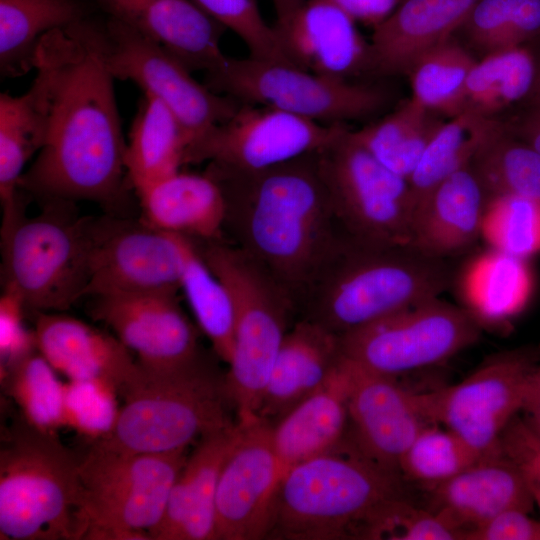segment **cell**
<instances>
[{"label":"cell","instance_id":"cell-1","mask_svg":"<svg viewBox=\"0 0 540 540\" xmlns=\"http://www.w3.org/2000/svg\"><path fill=\"white\" fill-rule=\"evenodd\" d=\"M35 69L47 85L48 130L19 190L46 203L115 200L127 182L126 141L100 25L83 19L46 34Z\"/></svg>","mask_w":540,"mask_h":540},{"label":"cell","instance_id":"cell-2","mask_svg":"<svg viewBox=\"0 0 540 540\" xmlns=\"http://www.w3.org/2000/svg\"><path fill=\"white\" fill-rule=\"evenodd\" d=\"M318 153L259 170L208 163L222 188L224 235L295 299L343 233Z\"/></svg>","mask_w":540,"mask_h":540},{"label":"cell","instance_id":"cell-3","mask_svg":"<svg viewBox=\"0 0 540 540\" xmlns=\"http://www.w3.org/2000/svg\"><path fill=\"white\" fill-rule=\"evenodd\" d=\"M448 259L410 243H369L342 235L295 299L302 318L338 336L438 298L454 282Z\"/></svg>","mask_w":540,"mask_h":540},{"label":"cell","instance_id":"cell-4","mask_svg":"<svg viewBox=\"0 0 540 540\" xmlns=\"http://www.w3.org/2000/svg\"><path fill=\"white\" fill-rule=\"evenodd\" d=\"M404 497L402 476L368 457L345 435L330 450L283 473L266 538L365 539L380 512Z\"/></svg>","mask_w":540,"mask_h":540},{"label":"cell","instance_id":"cell-5","mask_svg":"<svg viewBox=\"0 0 540 540\" xmlns=\"http://www.w3.org/2000/svg\"><path fill=\"white\" fill-rule=\"evenodd\" d=\"M79 465L57 433L16 420L0 450V539H84Z\"/></svg>","mask_w":540,"mask_h":540},{"label":"cell","instance_id":"cell-6","mask_svg":"<svg viewBox=\"0 0 540 540\" xmlns=\"http://www.w3.org/2000/svg\"><path fill=\"white\" fill-rule=\"evenodd\" d=\"M121 397L124 404L112 431L93 441L116 451L186 450L195 440L237 423L230 414L233 407L224 377L218 376L201 356L172 369L140 365Z\"/></svg>","mask_w":540,"mask_h":540},{"label":"cell","instance_id":"cell-7","mask_svg":"<svg viewBox=\"0 0 540 540\" xmlns=\"http://www.w3.org/2000/svg\"><path fill=\"white\" fill-rule=\"evenodd\" d=\"M196 243L226 287L234 309L235 332L228 399L240 424L258 418L261 399L290 319L297 313L291 295L258 263L225 238Z\"/></svg>","mask_w":540,"mask_h":540},{"label":"cell","instance_id":"cell-8","mask_svg":"<svg viewBox=\"0 0 540 540\" xmlns=\"http://www.w3.org/2000/svg\"><path fill=\"white\" fill-rule=\"evenodd\" d=\"M71 204L49 202L26 217L18 201L3 212L4 288L36 313L65 311L84 297L92 222L71 215Z\"/></svg>","mask_w":540,"mask_h":540},{"label":"cell","instance_id":"cell-9","mask_svg":"<svg viewBox=\"0 0 540 540\" xmlns=\"http://www.w3.org/2000/svg\"><path fill=\"white\" fill-rule=\"evenodd\" d=\"M186 460L185 450L128 453L92 442L79 465L84 539L151 540Z\"/></svg>","mask_w":540,"mask_h":540},{"label":"cell","instance_id":"cell-10","mask_svg":"<svg viewBox=\"0 0 540 540\" xmlns=\"http://www.w3.org/2000/svg\"><path fill=\"white\" fill-rule=\"evenodd\" d=\"M204 83L240 103L268 106L323 124H347L381 113L390 102L380 85L327 77L289 62L227 57Z\"/></svg>","mask_w":540,"mask_h":540},{"label":"cell","instance_id":"cell-11","mask_svg":"<svg viewBox=\"0 0 540 540\" xmlns=\"http://www.w3.org/2000/svg\"><path fill=\"white\" fill-rule=\"evenodd\" d=\"M480 335L481 323L468 309L438 297L346 332L339 340L343 358L396 378L448 360Z\"/></svg>","mask_w":540,"mask_h":540},{"label":"cell","instance_id":"cell-12","mask_svg":"<svg viewBox=\"0 0 540 540\" xmlns=\"http://www.w3.org/2000/svg\"><path fill=\"white\" fill-rule=\"evenodd\" d=\"M351 130L318 153L341 231L363 242L412 244L413 202L407 179L380 163Z\"/></svg>","mask_w":540,"mask_h":540},{"label":"cell","instance_id":"cell-13","mask_svg":"<svg viewBox=\"0 0 540 540\" xmlns=\"http://www.w3.org/2000/svg\"><path fill=\"white\" fill-rule=\"evenodd\" d=\"M540 361V348L505 352L459 383L413 393L427 423L441 425L482 456L501 451L500 438L519 413L529 375Z\"/></svg>","mask_w":540,"mask_h":540},{"label":"cell","instance_id":"cell-14","mask_svg":"<svg viewBox=\"0 0 540 540\" xmlns=\"http://www.w3.org/2000/svg\"><path fill=\"white\" fill-rule=\"evenodd\" d=\"M100 29L103 55L114 78L132 81L166 104L183 126L188 146L241 105L199 83L177 58L135 29L110 17Z\"/></svg>","mask_w":540,"mask_h":540},{"label":"cell","instance_id":"cell-15","mask_svg":"<svg viewBox=\"0 0 540 540\" xmlns=\"http://www.w3.org/2000/svg\"><path fill=\"white\" fill-rule=\"evenodd\" d=\"M350 127L318 123L286 111L241 103L225 122L208 130L186 149L184 164H218L259 170L319 152Z\"/></svg>","mask_w":540,"mask_h":540},{"label":"cell","instance_id":"cell-16","mask_svg":"<svg viewBox=\"0 0 540 540\" xmlns=\"http://www.w3.org/2000/svg\"><path fill=\"white\" fill-rule=\"evenodd\" d=\"M180 274L176 234L144 222H92L84 297L178 294Z\"/></svg>","mask_w":540,"mask_h":540},{"label":"cell","instance_id":"cell-17","mask_svg":"<svg viewBox=\"0 0 540 540\" xmlns=\"http://www.w3.org/2000/svg\"><path fill=\"white\" fill-rule=\"evenodd\" d=\"M240 425V437L223 466L217 486L216 540L266 538L275 493L283 475L273 444L272 424L258 418Z\"/></svg>","mask_w":540,"mask_h":540},{"label":"cell","instance_id":"cell-18","mask_svg":"<svg viewBox=\"0 0 540 540\" xmlns=\"http://www.w3.org/2000/svg\"><path fill=\"white\" fill-rule=\"evenodd\" d=\"M92 298L91 315L114 332L141 366L172 369L200 356L195 328L182 311L177 294Z\"/></svg>","mask_w":540,"mask_h":540},{"label":"cell","instance_id":"cell-19","mask_svg":"<svg viewBox=\"0 0 540 540\" xmlns=\"http://www.w3.org/2000/svg\"><path fill=\"white\" fill-rule=\"evenodd\" d=\"M343 361L348 374L349 436L368 457L400 474L404 453L428 423L412 392L402 388L396 378Z\"/></svg>","mask_w":540,"mask_h":540},{"label":"cell","instance_id":"cell-20","mask_svg":"<svg viewBox=\"0 0 540 540\" xmlns=\"http://www.w3.org/2000/svg\"><path fill=\"white\" fill-rule=\"evenodd\" d=\"M356 20L331 0H306L275 30L288 61L315 74L352 81L370 75V44Z\"/></svg>","mask_w":540,"mask_h":540},{"label":"cell","instance_id":"cell-21","mask_svg":"<svg viewBox=\"0 0 540 540\" xmlns=\"http://www.w3.org/2000/svg\"><path fill=\"white\" fill-rule=\"evenodd\" d=\"M110 18L152 39L191 72L220 67L224 26L193 0H98Z\"/></svg>","mask_w":540,"mask_h":540},{"label":"cell","instance_id":"cell-22","mask_svg":"<svg viewBox=\"0 0 540 540\" xmlns=\"http://www.w3.org/2000/svg\"><path fill=\"white\" fill-rule=\"evenodd\" d=\"M428 491L430 510L456 530L460 539L501 513L530 512L534 504L521 472L502 449Z\"/></svg>","mask_w":540,"mask_h":540},{"label":"cell","instance_id":"cell-23","mask_svg":"<svg viewBox=\"0 0 540 540\" xmlns=\"http://www.w3.org/2000/svg\"><path fill=\"white\" fill-rule=\"evenodd\" d=\"M37 351L68 380H97L122 391L140 365L131 351L111 336L59 312H37L34 327Z\"/></svg>","mask_w":540,"mask_h":540},{"label":"cell","instance_id":"cell-24","mask_svg":"<svg viewBox=\"0 0 540 540\" xmlns=\"http://www.w3.org/2000/svg\"><path fill=\"white\" fill-rule=\"evenodd\" d=\"M240 434L241 425L236 423L198 441L172 486L151 540H216L217 486Z\"/></svg>","mask_w":540,"mask_h":540},{"label":"cell","instance_id":"cell-25","mask_svg":"<svg viewBox=\"0 0 540 540\" xmlns=\"http://www.w3.org/2000/svg\"><path fill=\"white\" fill-rule=\"evenodd\" d=\"M477 0H403L374 27L370 75H407L424 53L458 32Z\"/></svg>","mask_w":540,"mask_h":540},{"label":"cell","instance_id":"cell-26","mask_svg":"<svg viewBox=\"0 0 540 540\" xmlns=\"http://www.w3.org/2000/svg\"><path fill=\"white\" fill-rule=\"evenodd\" d=\"M489 197L470 162L439 183L413 211L411 243L448 259L482 235Z\"/></svg>","mask_w":540,"mask_h":540},{"label":"cell","instance_id":"cell-27","mask_svg":"<svg viewBox=\"0 0 540 540\" xmlns=\"http://www.w3.org/2000/svg\"><path fill=\"white\" fill-rule=\"evenodd\" d=\"M341 358L339 336L301 318L285 334L258 410V418L279 420L317 390Z\"/></svg>","mask_w":540,"mask_h":540},{"label":"cell","instance_id":"cell-28","mask_svg":"<svg viewBox=\"0 0 540 540\" xmlns=\"http://www.w3.org/2000/svg\"><path fill=\"white\" fill-rule=\"evenodd\" d=\"M348 424V374L341 356L327 380L272 425L283 473L336 446Z\"/></svg>","mask_w":540,"mask_h":540},{"label":"cell","instance_id":"cell-29","mask_svg":"<svg viewBox=\"0 0 540 540\" xmlns=\"http://www.w3.org/2000/svg\"><path fill=\"white\" fill-rule=\"evenodd\" d=\"M137 196L143 222L157 230L204 241L224 238V194L207 171H178Z\"/></svg>","mask_w":540,"mask_h":540},{"label":"cell","instance_id":"cell-30","mask_svg":"<svg viewBox=\"0 0 540 540\" xmlns=\"http://www.w3.org/2000/svg\"><path fill=\"white\" fill-rule=\"evenodd\" d=\"M187 134L169 107L144 94L126 142V178L136 194L177 173L184 165Z\"/></svg>","mask_w":540,"mask_h":540},{"label":"cell","instance_id":"cell-31","mask_svg":"<svg viewBox=\"0 0 540 540\" xmlns=\"http://www.w3.org/2000/svg\"><path fill=\"white\" fill-rule=\"evenodd\" d=\"M48 120V90L39 72L24 94H0V200L3 211L18 201L23 169L43 147Z\"/></svg>","mask_w":540,"mask_h":540},{"label":"cell","instance_id":"cell-32","mask_svg":"<svg viewBox=\"0 0 540 540\" xmlns=\"http://www.w3.org/2000/svg\"><path fill=\"white\" fill-rule=\"evenodd\" d=\"M85 19L78 0H0V73L5 78L35 69L41 39Z\"/></svg>","mask_w":540,"mask_h":540},{"label":"cell","instance_id":"cell-33","mask_svg":"<svg viewBox=\"0 0 540 540\" xmlns=\"http://www.w3.org/2000/svg\"><path fill=\"white\" fill-rule=\"evenodd\" d=\"M536 77V59L526 46L477 59L465 86L460 114L486 120L528 100Z\"/></svg>","mask_w":540,"mask_h":540},{"label":"cell","instance_id":"cell-34","mask_svg":"<svg viewBox=\"0 0 540 540\" xmlns=\"http://www.w3.org/2000/svg\"><path fill=\"white\" fill-rule=\"evenodd\" d=\"M445 121L410 98L383 117L351 130V135L385 167L408 179Z\"/></svg>","mask_w":540,"mask_h":540},{"label":"cell","instance_id":"cell-35","mask_svg":"<svg viewBox=\"0 0 540 540\" xmlns=\"http://www.w3.org/2000/svg\"><path fill=\"white\" fill-rule=\"evenodd\" d=\"M470 166L489 200L521 196L540 201V153L510 132L502 120H487Z\"/></svg>","mask_w":540,"mask_h":540},{"label":"cell","instance_id":"cell-36","mask_svg":"<svg viewBox=\"0 0 540 540\" xmlns=\"http://www.w3.org/2000/svg\"><path fill=\"white\" fill-rule=\"evenodd\" d=\"M176 236L181 253L180 291L214 353L228 364L235 332L230 295L204 260L194 240L180 234Z\"/></svg>","mask_w":540,"mask_h":540},{"label":"cell","instance_id":"cell-37","mask_svg":"<svg viewBox=\"0 0 540 540\" xmlns=\"http://www.w3.org/2000/svg\"><path fill=\"white\" fill-rule=\"evenodd\" d=\"M468 309L481 321H503L518 313L532 290L526 259L493 250L469 266L464 278Z\"/></svg>","mask_w":540,"mask_h":540},{"label":"cell","instance_id":"cell-38","mask_svg":"<svg viewBox=\"0 0 540 540\" xmlns=\"http://www.w3.org/2000/svg\"><path fill=\"white\" fill-rule=\"evenodd\" d=\"M477 58L455 35L420 56L411 66V98L443 117L460 114L468 76Z\"/></svg>","mask_w":540,"mask_h":540},{"label":"cell","instance_id":"cell-39","mask_svg":"<svg viewBox=\"0 0 540 540\" xmlns=\"http://www.w3.org/2000/svg\"><path fill=\"white\" fill-rule=\"evenodd\" d=\"M458 32L480 58L525 46L540 36V0H477Z\"/></svg>","mask_w":540,"mask_h":540},{"label":"cell","instance_id":"cell-40","mask_svg":"<svg viewBox=\"0 0 540 540\" xmlns=\"http://www.w3.org/2000/svg\"><path fill=\"white\" fill-rule=\"evenodd\" d=\"M55 372L36 350L0 374L5 393L16 403L23 419L46 433L64 427V384Z\"/></svg>","mask_w":540,"mask_h":540},{"label":"cell","instance_id":"cell-41","mask_svg":"<svg viewBox=\"0 0 540 540\" xmlns=\"http://www.w3.org/2000/svg\"><path fill=\"white\" fill-rule=\"evenodd\" d=\"M487 120L461 114L445 121L408 177L413 211L439 183L468 164Z\"/></svg>","mask_w":540,"mask_h":540},{"label":"cell","instance_id":"cell-42","mask_svg":"<svg viewBox=\"0 0 540 540\" xmlns=\"http://www.w3.org/2000/svg\"><path fill=\"white\" fill-rule=\"evenodd\" d=\"M482 457L452 431L428 423L404 453L399 472L402 478L430 489Z\"/></svg>","mask_w":540,"mask_h":540},{"label":"cell","instance_id":"cell-43","mask_svg":"<svg viewBox=\"0 0 540 540\" xmlns=\"http://www.w3.org/2000/svg\"><path fill=\"white\" fill-rule=\"evenodd\" d=\"M482 235L495 250L518 258L540 252V201L521 196L489 200Z\"/></svg>","mask_w":540,"mask_h":540},{"label":"cell","instance_id":"cell-44","mask_svg":"<svg viewBox=\"0 0 540 540\" xmlns=\"http://www.w3.org/2000/svg\"><path fill=\"white\" fill-rule=\"evenodd\" d=\"M117 390L97 380H69L64 384L63 421L93 441L107 436L118 417Z\"/></svg>","mask_w":540,"mask_h":540},{"label":"cell","instance_id":"cell-45","mask_svg":"<svg viewBox=\"0 0 540 540\" xmlns=\"http://www.w3.org/2000/svg\"><path fill=\"white\" fill-rule=\"evenodd\" d=\"M193 1L214 20L234 32L247 46L249 56L289 62L275 27L267 24L256 0Z\"/></svg>","mask_w":540,"mask_h":540},{"label":"cell","instance_id":"cell-46","mask_svg":"<svg viewBox=\"0 0 540 540\" xmlns=\"http://www.w3.org/2000/svg\"><path fill=\"white\" fill-rule=\"evenodd\" d=\"M366 539L454 540L459 534L430 509L413 505L406 497L389 503L375 518Z\"/></svg>","mask_w":540,"mask_h":540},{"label":"cell","instance_id":"cell-47","mask_svg":"<svg viewBox=\"0 0 540 540\" xmlns=\"http://www.w3.org/2000/svg\"><path fill=\"white\" fill-rule=\"evenodd\" d=\"M25 305L19 295L4 288L0 298V373L36 351L33 331L23 321Z\"/></svg>","mask_w":540,"mask_h":540},{"label":"cell","instance_id":"cell-48","mask_svg":"<svg viewBox=\"0 0 540 540\" xmlns=\"http://www.w3.org/2000/svg\"><path fill=\"white\" fill-rule=\"evenodd\" d=\"M500 447L521 472L534 504L540 508V438L517 414L504 429Z\"/></svg>","mask_w":540,"mask_h":540},{"label":"cell","instance_id":"cell-49","mask_svg":"<svg viewBox=\"0 0 540 540\" xmlns=\"http://www.w3.org/2000/svg\"><path fill=\"white\" fill-rule=\"evenodd\" d=\"M529 512L509 510L466 532L464 540H540V521Z\"/></svg>","mask_w":540,"mask_h":540},{"label":"cell","instance_id":"cell-50","mask_svg":"<svg viewBox=\"0 0 540 540\" xmlns=\"http://www.w3.org/2000/svg\"><path fill=\"white\" fill-rule=\"evenodd\" d=\"M356 21L377 26L385 20L403 0H332Z\"/></svg>","mask_w":540,"mask_h":540},{"label":"cell","instance_id":"cell-51","mask_svg":"<svg viewBox=\"0 0 540 540\" xmlns=\"http://www.w3.org/2000/svg\"><path fill=\"white\" fill-rule=\"evenodd\" d=\"M502 122L510 132L540 153V102L527 103L518 115Z\"/></svg>","mask_w":540,"mask_h":540},{"label":"cell","instance_id":"cell-52","mask_svg":"<svg viewBox=\"0 0 540 540\" xmlns=\"http://www.w3.org/2000/svg\"><path fill=\"white\" fill-rule=\"evenodd\" d=\"M519 412L527 426L540 438V361L529 375Z\"/></svg>","mask_w":540,"mask_h":540},{"label":"cell","instance_id":"cell-53","mask_svg":"<svg viewBox=\"0 0 540 540\" xmlns=\"http://www.w3.org/2000/svg\"><path fill=\"white\" fill-rule=\"evenodd\" d=\"M306 0H272L277 21H281L293 14Z\"/></svg>","mask_w":540,"mask_h":540},{"label":"cell","instance_id":"cell-54","mask_svg":"<svg viewBox=\"0 0 540 540\" xmlns=\"http://www.w3.org/2000/svg\"><path fill=\"white\" fill-rule=\"evenodd\" d=\"M530 102H540V56L536 60V77L533 85L531 94L527 100V103Z\"/></svg>","mask_w":540,"mask_h":540}]
</instances>
